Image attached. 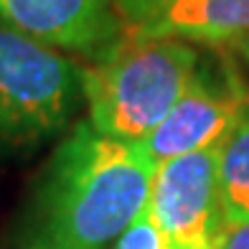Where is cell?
Here are the masks:
<instances>
[{"mask_svg": "<svg viewBox=\"0 0 249 249\" xmlns=\"http://www.w3.org/2000/svg\"><path fill=\"white\" fill-rule=\"evenodd\" d=\"M155 163L138 142L76 124L43 173L36 198L46 249H105L148 206Z\"/></svg>", "mask_w": 249, "mask_h": 249, "instance_id": "obj_1", "label": "cell"}, {"mask_svg": "<svg viewBox=\"0 0 249 249\" xmlns=\"http://www.w3.org/2000/svg\"><path fill=\"white\" fill-rule=\"evenodd\" d=\"M198 66L201 56L188 41L124 36L82 71L89 124L107 138L142 142L186 94Z\"/></svg>", "mask_w": 249, "mask_h": 249, "instance_id": "obj_2", "label": "cell"}, {"mask_svg": "<svg viewBox=\"0 0 249 249\" xmlns=\"http://www.w3.org/2000/svg\"><path fill=\"white\" fill-rule=\"evenodd\" d=\"M82 92L74 61L0 26V145L23 150L69 124Z\"/></svg>", "mask_w": 249, "mask_h": 249, "instance_id": "obj_3", "label": "cell"}, {"mask_svg": "<svg viewBox=\"0 0 249 249\" xmlns=\"http://www.w3.org/2000/svg\"><path fill=\"white\" fill-rule=\"evenodd\" d=\"M219 148L155 165L145 209L178 249H219L229 231L219 196Z\"/></svg>", "mask_w": 249, "mask_h": 249, "instance_id": "obj_4", "label": "cell"}, {"mask_svg": "<svg viewBox=\"0 0 249 249\" xmlns=\"http://www.w3.org/2000/svg\"><path fill=\"white\" fill-rule=\"evenodd\" d=\"M249 115V87L236 71H198L165 120L138 142L155 165L221 145Z\"/></svg>", "mask_w": 249, "mask_h": 249, "instance_id": "obj_5", "label": "cell"}, {"mask_svg": "<svg viewBox=\"0 0 249 249\" xmlns=\"http://www.w3.org/2000/svg\"><path fill=\"white\" fill-rule=\"evenodd\" d=\"M0 26L87 56H105L124 38L115 0H0Z\"/></svg>", "mask_w": 249, "mask_h": 249, "instance_id": "obj_6", "label": "cell"}, {"mask_svg": "<svg viewBox=\"0 0 249 249\" xmlns=\"http://www.w3.org/2000/svg\"><path fill=\"white\" fill-rule=\"evenodd\" d=\"M127 38L229 46L249 41V0H120Z\"/></svg>", "mask_w": 249, "mask_h": 249, "instance_id": "obj_7", "label": "cell"}, {"mask_svg": "<svg viewBox=\"0 0 249 249\" xmlns=\"http://www.w3.org/2000/svg\"><path fill=\"white\" fill-rule=\"evenodd\" d=\"M219 196L226 229L249 221V115L219 148Z\"/></svg>", "mask_w": 249, "mask_h": 249, "instance_id": "obj_8", "label": "cell"}, {"mask_svg": "<svg viewBox=\"0 0 249 249\" xmlns=\"http://www.w3.org/2000/svg\"><path fill=\"white\" fill-rule=\"evenodd\" d=\"M112 249H178V247L163 234V229L153 221V216L148 213V209H145L140 216L117 236V242Z\"/></svg>", "mask_w": 249, "mask_h": 249, "instance_id": "obj_9", "label": "cell"}, {"mask_svg": "<svg viewBox=\"0 0 249 249\" xmlns=\"http://www.w3.org/2000/svg\"><path fill=\"white\" fill-rule=\"evenodd\" d=\"M219 249H249V221L226 231Z\"/></svg>", "mask_w": 249, "mask_h": 249, "instance_id": "obj_10", "label": "cell"}, {"mask_svg": "<svg viewBox=\"0 0 249 249\" xmlns=\"http://www.w3.org/2000/svg\"><path fill=\"white\" fill-rule=\"evenodd\" d=\"M239 49H242V53H244V59L249 61V41H244V43H239Z\"/></svg>", "mask_w": 249, "mask_h": 249, "instance_id": "obj_11", "label": "cell"}]
</instances>
